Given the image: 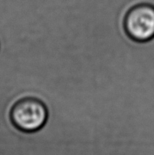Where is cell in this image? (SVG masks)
Returning <instances> with one entry per match:
<instances>
[{
  "mask_svg": "<svg viewBox=\"0 0 154 155\" xmlns=\"http://www.w3.org/2000/svg\"><path fill=\"white\" fill-rule=\"evenodd\" d=\"M46 105L34 97H25L13 104L10 111V120L18 130L32 133L41 130L47 120Z\"/></svg>",
  "mask_w": 154,
  "mask_h": 155,
  "instance_id": "6da1fadb",
  "label": "cell"
},
{
  "mask_svg": "<svg viewBox=\"0 0 154 155\" xmlns=\"http://www.w3.org/2000/svg\"><path fill=\"white\" fill-rule=\"evenodd\" d=\"M124 31L138 42H145L154 38V6L139 3L127 12L123 20Z\"/></svg>",
  "mask_w": 154,
  "mask_h": 155,
  "instance_id": "7a4b0ae2",
  "label": "cell"
}]
</instances>
